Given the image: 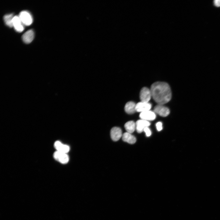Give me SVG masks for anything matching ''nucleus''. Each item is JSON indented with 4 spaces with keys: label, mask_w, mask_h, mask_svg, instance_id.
Returning <instances> with one entry per match:
<instances>
[{
    "label": "nucleus",
    "mask_w": 220,
    "mask_h": 220,
    "mask_svg": "<svg viewBox=\"0 0 220 220\" xmlns=\"http://www.w3.org/2000/svg\"><path fill=\"white\" fill-rule=\"evenodd\" d=\"M152 97L158 104L164 105L169 102L172 98L169 85L164 82H157L152 84L151 88Z\"/></svg>",
    "instance_id": "1"
},
{
    "label": "nucleus",
    "mask_w": 220,
    "mask_h": 220,
    "mask_svg": "<svg viewBox=\"0 0 220 220\" xmlns=\"http://www.w3.org/2000/svg\"><path fill=\"white\" fill-rule=\"evenodd\" d=\"M19 17L24 25L29 26L33 22V19L31 15L27 11L22 12L20 13Z\"/></svg>",
    "instance_id": "2"
},
{
    "label": "nucleus",
    "mask_w": 220,
    "mask_h": 220,
    "mask_svg": "<svg viewBox=\"0 0 220 220\" xmlns=\"http://www.w3.org/2000/svg\"><path fill=\"white\" fill-rule=\"evenodd\" d=\"M154 111L155 113L162 117H166L170 113L169 108L162 105L158 104L156 106Z\"/></svg>",
    "instance_id": "3"
},
{
    "label": "nucleus",
    "mask_w": 220,
    "mask_h": 220,
    "mask_svg": "<svg viewBox=\"0 0 220 220\" xmlns=\"http://www.w3.org/2000/svg\"><path fill=\"white\" fill-rule=\"evenodd\" d=\"M152 96L151 90L146 87H143L141 90L140 98L141 101L148 102Z\"/></svg>",
    "instance_id": "4"
},
{
    "label": "nucleus",
    "mask_w": 220,
    "mask_h": 220,
    "mask_svg": "<svg viewBox=\"0 0 220 220\" xmlns=\"http://www.w3.org/2000/svg\"><path fill=\"white\" fill-rule=\"evenodd\" d=\"M54 158L63 164L67 163L69 161V157L66 154L56 151L54 154Z\"/></svg>",
    "instance_id": "5"
},
{
    "label": "nucleus",
    "mask_w": 220,
    "mask_h": 220,
    "mask_svg": "<svg viewBox=\"0 0 220 220\" xmlns=\"http://www.w3.org/2000/svg\"><path fill=\"white\" fill-rule=\"evenodd\" d=\"M151 107V105L148 102L141 101L138 103L136 105V111L141 113L150 111Z\"/></svg>",
    "instance_id": "6"
},
{
    "label": "nucleus",
    "mask_w": 220,
    "mask_h": 220,
    "mask_svg": "<svg viewBox=\"0 0 220 220\" xmlns=\"http://www.w3.org/2000/svg\"><path fill=\"white\" fill-rule=\"evenodd\" d=\"M122 130L118 127H114L112 128L111 131V137L114 141L119 140L122 137Z\"/></svg>",
    "instance_id": "7"
},
{
    "label": "nucleus",
    "mask_w": 220,
    "mask_h": 220,
    "mask_svg": "<svg viewBox=\"0 0 220 220\" xmlns=\"http://www.w3.org/2000/svg\"><path fill=\"white\" fill-rule=\"evenodd\" d=\"M13 27L18 32H22L24 29V25L22 23L19 16H15L13 22Z\"/></svg>",
    "instance_id": "8"
},
{
    "label": "nucleus",
    "mask_w": 220,
    "mask_h": 220,
    "mask_svg": "<svg viewBox=\"0 0 220 220\" xmlns=\"http://www.w3.org/2000/svg\"><path fill=\"white\" fill-rule=\"evenodd\" d=\"M136 124L137 131L140 133L144 131L145 128L148 127L151 125L149 121L142 119L138 121Z\"/></svg>",
    "instance_id": "9"
},
{
    "label": "nucleus",
    "mask_w": 220,
    "mask_h": 220,
    "mask_svg": "<svg viewBox=\"0 0 220 220\" xmlns=\"http://www.w3.org/2000/svg\"><path fill=\"white\" fill-rule=\"evenodd\" d=\"M140 117L141 119L148 121L154 120L156 116L154 112L149 111L141 113Z\"/></svg>",
    "instance_id": "10"
},
{
    "label": "nucleus",
    "mask_w": 220,
    "mask_h": 220,
    "mask_svg": "<svg viewBox=\"0 0 220 220\" xmlns=\"http://www.w3.org/2000/svg\"><path fill=\"white\" fill-rule=\"evenodd\" d=\"M54 147L57 151L65 154H67L70 150L68 146L64 145L59 141H57L55 143Z\"/></svg>",
    "instance_id": "11"
},
{
    "label": "nucleus",
    "mask_w": 220,
    "mask_h": 220,
    "mask_svg": "<svg viewBox=\"0 0 220 220\" xmlns=\"http://www.w3.org/2000/svg\"><path fill=\"white\" fill-rule=\"evenodd\" d=\"M34 37V33L33 30H30L26 32L22 36L23 41L27 44L31 43Z\"/></svg>",
    "instance_id": "12"
},
{
    "label": "nucleus",
    "mask_w": 220,
    "mask_h": 220,
    "mask_svg": "<svg viewBox=\"0 0 220 220\" xmlns=\"http://www.w3.org/2000/svg\"><path fill=\"white\" fill-rule=\"evenodd\" d=\"M136 104L133 101L128 102L125 106V112L129 114H134L136 112Z\"/></svg>",
    "instance_id": "13"
},
{
    "label": "nucleus",
    "mask_w": 220,
    "mask_h": 220,
    "mask_svg": "<svg viewBox=\"0 0 220 220\" xmlns=\"http://www.w3.org/2000/svg\"><path fill=\"white\" fill-rule=\"evenodd\" d=\"M122 137L124 141L130 144H134L137 141L136 138L134 136L128 132L124 133Z\"/></svg>",
    "instance_id": "14"
},
{
    "label": "nucleus",
    "mask_w": 220,
    "mask_h": 220,
    "mask_svg": "<svg viewBox=\"0 0 220 220\" xmlns=\"http://www.w3.org/2000/svg\"><path fill=\"white\" fill-rule=\"evenodd\" d=\"M125 128L127 132L132 134L136 129V124L133 121L128 122L125 124Z\"/></svg>",
    "instance_id": "15"
},
{
    "label": "nucleus",
    "mask_w": 220,
    "mask_h": 220,
    "mask_svg": "<svg viewBox=\"0 0 220 220\" xmlns=\"http://www.w3.org/2000/svg\"><path fill=\"white\" fill-rule=\"evenodd\" d=\"M14 16L13 14H12L6 15L4 17L5 24L10 27H13V22Z\"/></svg>",
    "instance_id": "16"
},
{
    "label": "nucleus",
    "mask_w": 220,
    "mask_h": 220,
    "mask_svg": "<svg viewBox=\"0 0 220 220\" xmlns=\"http://www.w3.org/2000/svg\"><path fill=\"white\" fill-rule=\"evenodd\" d=\"M156 126L158 131H160L162 130V124L161 122H158L156 124Z\"/></svg>",
    "instance_id": "17"
},
{
    "label": "nucleus",
    "mask_w": 220,
    "mask_h": 220,
    "mask_svg": "<svg viewBox=\"0 0 220 220\" xmlns=\"http://www.w3.org/2000/svg\"><path fill=\"white\" fill-rule=\"evenodd\" d=\"M144 131L147 137H149L151 135V131L148 127L145 128L144 130Z\"/></svg>",
    "instance_id": "18"
},
{
    "label": "nucleus",
    "mask_w": 220,
    "mask_h": 220,
    "mask_svg": "<svg viewBox=\"0 0 220 220\" xmlns=\"http://www.w3.org/2000/svg\"><path fill=\"white\" fill-rule=\"evenodd\" d=\"M214 4L216 7H220V0H215L214 2Z\"/></svg>",
    "instance_id": "19"
}]
</instances>
